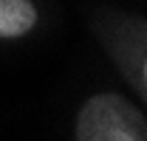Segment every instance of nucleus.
<instances>
[{
  "label": "nucleus",
  "mask_w": 147,
  "mask_h": 141,
  "mask_svg": "<svg viewBox=\"0 0 147 141\" xmlns=\"http://www.w3.org/2000/svg\"><path fill=\"white\" fill-rule=\"evenodd\" d=\"M144 79H147V62H144Z\"/></svg>",
  "instance_id": "nucleus-3"
},
{
  "label": "nucleus",
  "mask_w": 147,
  "mask_h": 141,
  "mask_svg": "<svg viewBox=\"0 0 147 141\" xmlns=\"http://www.w3.org/2000/svg\"><path fill=\"white\" fill-rule=\"evenodd\" d=\"M37 26L31 0H0V37H23Z\"/></svg>",
  "instance_id": "nucleus-2"
},
{
  "label": "nucleus",
  "mask_w": 147,
  "mask_h": 141,
  "mask_svg": "<svg viewBox=\"0 0 147 141\" xmlns=\"http://www.w3.org/2000/svg\"><path fill=\"white\" fill-rule=\"evenodd\" d=\"M76 141H147V119L125 96L96 93L76 116Z\"/></svg>",
  "instance_id": "nucleus-1"
}]
</instances>
